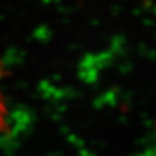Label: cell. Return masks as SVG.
I'll list each match as a JSON object with an SVG mask.
<instances>
[{
    "label": "cell",
    "instance_id": "1",
    "mask_svg": "<svg viewBox=\"0 0 156 156\" xmlns=\"http://www.w3.org/2000/svg\"><path fill=\"white\" fill-rule=\"evenodd\" d=\"M3 75H4V70L2 64H0V77ZM8 126H9V109L5 102V96L0 90V135H3L8 130Z\"/></svg>",
    "mask_w": 156,
    "mask_h": 156
}]
</instances>
